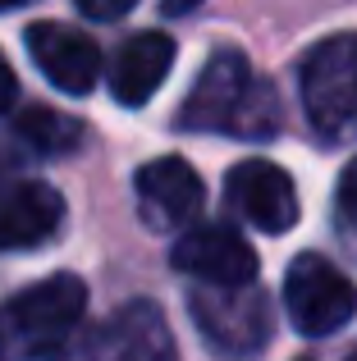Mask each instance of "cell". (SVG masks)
<instances>
[{"mask_svg": "<svg viewBox=\"0 0 357 361\" xmlns=\"http://www.w3.org/2000/svg\"><path fill=\"white\" fill-rule=\"evenodd\" d=\"M178 128L234 133V137L257 142L279 128V106H275V92L252 73L248 55L234 51V46H220L197 73L193 92L178 110Z\"/></svg>", "mask_w": 357, "mask_h": 361, "instance_id": "cell-1", "label": "cell"}, {"mask_svg": "<svg viewBox=\"0 0 357 361\" xmlns=\"http://www.w3.org/2000/svg\"><path fill=\"white\" fill-rule=\"evenodd\" d=\"M83 311L87 283L78 274H51L18 298L0 302V361H42L60 353L78 329Z\"/></svg>", "mask_w": 357, "mask_h": 361, "instance_id": "cell-2", "label": "cell"}, {"mask_svg": "<svg viewBox=\"0 0 357 361\" xmlns=\"http://www.w3.org/2000/svg\"><path fill=\"white\" fill-rule=\"evenodd\" d=\"M303 110L330 142H357V37H325L298 69Z\"/></svg>", "mask_w": 357, "mask_h": 361, "instance_id": "cell-3", "label": "cell"}, {"mask_svg": "<svg viewBox=\"0 0 357 361\" xmlns=\"http://www.w3.org/2000/svg\"><path fill=\"white\" fill-rule=\"evenodd\" d=\"M284 311L294 320V329L307 338L339 334L357 316V288L339 265H330L316 252H303L294 256V265L284 274Z\"/></svg>", "mask_w": 357, "mask_h": 361, "instance_id": "cell-4", "label": "cell"}, {"mask_svg": "<svg viewBox=\"0 0 357 361\" xmlns=\"http://www.w3.org/2000/svg\"><path fill=\"white\" fill-rule=\"evenodd\" d=\"M188 311H193L197 329L206 334V343H211L215 353L248 357L270 338L266 298H257L252 283L248 288H202V293H193Z\"/></svg>", "mask_w": 357, "mask_h": 361, "instance_id": "cell-5", "label": "cell"}, {"mask_svg": "<svg viewBox=\"0 0 357 361\" xmlns=\"http://www.w3.org/2000/svg\"><path fill=\"white\" fill-rule=\"evenodd\" d=\"M224 206L243 224L261 233H289L298 224V192L294 178L270 160H243L224 174Z\"/></svg>", "mask_w": 357, "mask_h": 361, "instance_id": "cell-6", "label": "cell"}, {"mask_svg": "<svg viewBox=\"0 0 357 361\" xmlns=\"http://www.w3.org/2000/svg\"><path fill=\"white\" fill-rule=\"evenodd\" d=\"M178 274H193L206 288H248L257 279V252L229 224H193L170 252Z\"/></svg>", "mask_w": 357, "mask_h": 361, "instance_id": "cell-7", "label": "cell"}, {"mask_svg": "<svg viewBox=\"0 0 357 361\" xmlns=\"http://www.w3.org/2000/svg\"><path fill=\"white\" fill-rule=\"evenodd\" d=\"M133 192H138V215H143V224L156 229V233L183 229V224H193V215L202 211V178L178 156L147 160L133 178Z\"/></svg>", "mask_w": 357, "mask_h": 361, "instance_id": "cell-8", "label": "cell"}, {"mask_svg": "<svg viewBox=\"0 0 357 361\" xmlns=\"http://www.w3.org/2000/svg\"><path fill=\"white\" fill-rule=\"evenodd\" d=\"M32 64L69 97H87L101 78V51L92 37H83L69 23H32L23 32Z\"/></svg>", "mask_w": 357, "mask_h": 361, "instance_id": "cell-9", "label": "cell"}, {"mask_svg": "<svg viewBox=\"0 0 357 361\" xmlns=\"http://www.w3.org/2000/svg\"><path fill=\"white\" fill-rule=\"evenodd\" d=\"M64 224V197L51 183H14L0 188V252H18V247H37L55 238Z\"/></svg>", "mask_w": 357, "mask_h": 361, "instance_id": "cell-10", "label": "cell"}, {"mask_svg": "<svg viewBox=\"0 0 357 361\" xmlns=\"http://www.w3.org/2000/svg\"><path fill=\"white\" fill-rule=\"evenodd\" d=\"M174 69V42L165 32H133L119 46L115 64H110V97L119 106L138 110L156 97L165 78Z\"/></svg>", "mask_w": 357, "mask_h": 361, "instance_id": "cell-11", "label": "cell"}, {"mask_svg": "<svg viewBox=\"0 0 357 361\" xmlns=\"http://www.w3.org/2000/svg\"><path fill=\"white\" fill-rule=\"evenodd\" d=\"M97 361H174V338L165 316L152 302H128L101 329Z\"/></svg>", "mask_w": 357, "mask_h": 361, "instance_id": "cell-12", "label": "cell"}, {"mask_svg": "<svg viewBox=\"0 0 357 361\" xmlns=\"http://www.w3.org/2000/svg\"><path fill=\"white\" fill-rule=\"evenodd\" d=\"M18 142L37 151V156H69L73 147L83 142V123L60 115V110H46V106H28L23 115L14 119Z\"/></svg>", "mask_w": 357, "mask_h": 361, "instance_id": "cell-13", "label": "cell"}, {"mask_svg": "<svg viewBox=\"0 0 357 361\" xmlns=\"http://www.w3.org/2000/svg\"><path fill=\"white\" fill-rule=\"evenodd\" d=\"M334 206H339L344 229L357 233V160H349V169L339 174V192H334Z\"/></svg>", "mask_w": 357, "mask_h": 361, "instance_id": "cell-14", "label": "cell"}, {"mask_svg": "<svg viewBox=\"0 0 357 361\" xmlns=\"http://www.w3.org/2000/svg\"><path fill=\"white\" fill-rule=\"evenodd\" d=\"M73 5H78L87 18H97V23H115V18H124L138 0H73Z\"/></svg>", "mask_w": 357, "mask_h": 361, "instance_id": "cell-15", "label": "cell"}, {"mask_svg": "<svg viewBox=\"0 0 357 361\" xmlns=\"http://www.w3.org/2000/svg\"><path fill=\"white\" fill-rule=\"evenodd\" d=\"M14 101H18V78H14V69H9V60L0 55V115H9Z\"/></svg>", "mask_w": 357, "mask_h": 361, "instance_id": "cell-16", "label": "cell"}, {"mask_svg": "<svg viewBox=\"0 0 357 361\" xmlns=\"http://www.w3.org/2000/svg\"><path fill=\"white\" fill-rule=\"evenodd\" d=\"M165 5V14H188V9H197L202 0H161Z\"/></svg>", "mask_w": 357, "mask_h": 361, "instance_id": "cell-17", "label": "cell"}, {"mask_svg": "<svg viewBox=\"0 0 357 361\" xmlns=\"http://www.w3.org/2000/svg\"><path fill=\"white\" fill-rule=\"evenodd\" d=\"M18 5H28V0H0V14H5V9H18Z\"/></svg>", "mask_w": 357, "mask_h": 361, "instance_id": "cell-18", "label": "cell"}, {"mask_svg": "<svg viewBox=\"0 0 357 361\" xmlns=\"http://www.w3.org/2000/svg\"><path fill=\"white\" fill-rule=\"evenodd\" d=\"M353 361H357V353H353Z\"/></svg>", "mask_w": 357, "mask_h": 361, "instance_id": "cell-19", "label": "cell"}]
</instances>
